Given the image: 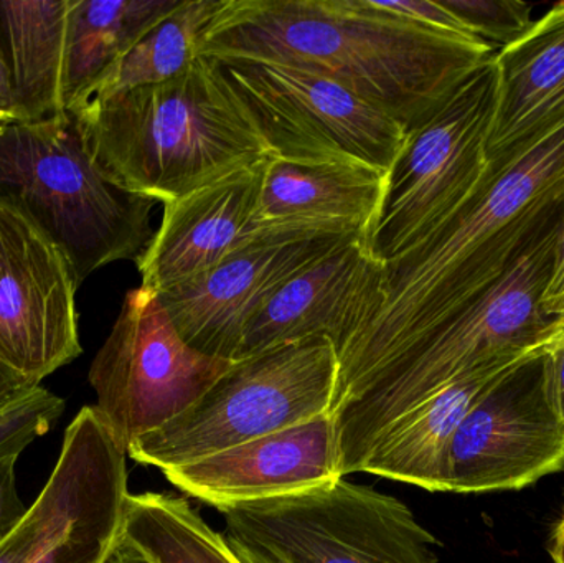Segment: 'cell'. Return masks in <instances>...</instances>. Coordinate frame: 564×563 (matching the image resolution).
<instances>
[{
    "instance_id": "cell-19",
    "label": "cell",
    "mask_w": 564,
    "mask_h": 563,
    "mask_svg": "<svg viewBox=\"0 0 564 563\" xmlns=\"http://www.w3.org/2000/svg\"><path fill=\"white\" fill-rule=\"evenodd\" d=\"M388 172L360 164H294L270 158L264 169L258 235L321 231L370 238Z\"/></svg>"
},
{
    "instance_id": "cell-33",
    "label": "cell",
    "mask_w": 564,
    "mask_h": 563,
    "mask_svg": "<svg viewBox=\"0 0 564 563\" xmlns=\"http://www.w3.org/2000/svg\"><path fill=\"white\" fill-rule=\"evenodd\" d=\"M553 359V377H555L556 396L564 416V337L550 347Z\"/></svg>"
},
{
    "instance_id": "cell-30",
    "label": "cell",
    "mask_w": 564,
    "mask_h": 563,
    "mask_svg": "<svg viewBox=\"0 0 564 563\" xmlns=\"http://www.w3.org/2000/svg\"><path fill=\"white\" fill-rule=\"evenodd\" d=\"M39 386L26 382L19 373L0 362V410L6 409L10 403L15 402L19 397Z\"/></svg>"
},
{
    "instance_id": "cell-20",
    "label": "cell",
    "mask_w": 564,
    "mask_h": 563,
    "mask_svg": "<svg viewBox=\"0 0 564 563\" xmlns=\"http://www.w3.org/2000/svg\"><path fill=\"white\" fill-rule=\"evenodd\" d=\"M522 357H506L466 373L401 416L377 440L360 473L449 492V452L457 429L497 377Z\"/></svg>"
},
{
    "instance_id": "cell-24",
    "label": "cell",
    "mask_w": 564,
    "mask_h": 563,
    "mask_svg": "<svg viewBox=\"0 0 564 563\" xmlns=\"http://www.w3.org/2000/svg\"><path fill=\"white\" fill-rule=\"evenodd\" d=\"M221 3L224 0H182L174 12L149 30L102 76L88 101L126 89L159 85L187 72L200 56L205 33Z\"/></svg>"
},
{
    "instance_id": "cell-1",
    "label": "cell",
    "mask_w": 564,
    "mask_h": 563,
    "mask_svg": "<svg viewBox=\"0 0 564 563\" xmlns=\"http://www.w3.org/2000/svg\"><path fill=\"white\" fill-rule=\"evenodd\" d=\"M563 198L564 124L517 161L487 165L447 220L381 264L370 311L337 353L334 409L394 354L496 286Z\"/></svg>"
},
{
    "instance_id": "cell-4",
    "label": "cell",
    "mask_w": 564,
    "mask_h": 563,
    "mask_svg": "<svg viewBox=\"0 0 564 563\" xmlns=\"http://www.w3.org/2000/svg\"><path fill=\"white\" fill-rule=\"evenodd\" d=\"M564 198L529 250L496 286L408 344L332 412L340 475L360 473L377 440L444 387L487 364L546 347L553 317L542 300L552 280Z\"/></svg>"
},
{
    "instance_id": "cell-22",
    "label": "cell",
    "mask_w": 564,
    "mask_h": 563,
    "mask_svg": "<svg viewBox=\"0 0 564 563\" xmlns=\"http://www.w3.org/2000/svg\"><path fill=\"white\" fill-rule=\"evenodd\" d=\"M182 0H69L62 98L65 112L86 105L102 76Z\"/></svg>"
},
{
    "instance_id": "cell-11",
    "label": "cell",
    "mask_w": 564,
    "mask_h": 563,
    "mask_svg": "<svg viewBox=\"0 0 564 563\" xmlns=\"http://www.w3.org/2000/svg\"><path fill=\"white\" fill-rule=\"evenodd\" d=\"M564 468V416L550 347L503 370L454 435L449 492L517 491Z\"/></svg>"
},
{
    "instance_id": "cell-31",
    "label": "cell",
    "mask_w": 564,
    "mask_h": 563,
    "mask_svg": "<svg viewBox=\"0 0 564 563\" xmlns=\"http://www.w3.org/2000/svg\"><path fill=\"white\" fill-rule=\"evenodd\" d=\"M102 563H154L141 549L135 548L124 534L119 535L118 541L109 551L108 557Z\"/></svg>"
},
{
    "instance_id": "cell-6",
    "label": "cell",
    "mask_w": 564,
    "mask_h": 563,
    "mask_svg": "<svg viewBox=\"0 0 564 563\" xmlns=\"http://www.w3.org/2000/svg\"><path fill=\"white\" fill-rule=\"evenodd\" d=\"M337 382V350L328 337L243 357L191 409L132 443L128 456L167 472L332 415Z\"/></svg>"
},
{
    "instance_id": "cell-28",
    "label": "cell",
    "mask_w": 564,
    "mask_h": 563,
    "mask_svg": "<svg viewBox=\"0 0 564 563\" xmlns=\"http://www.w3.org/2000/svg\"><path fill=\"white\" fill-rule=\"evenodd\" d=\"M19 456L0 459V542L15 529L26 515L17 492L15 465Z\"/></svg>"
},
{
    "instance_id": "cell-8",
    "label": "cell",
    "mask_w": 564,
    "mask_h": 563,
    "mask_svg": "<svg viewBox=\"0 0 564 563\" xmlns=\"http://www.w3.org/2000/svg\"><path fill=\"white\" fill-rule=\"evenodd\" d=\"M215 59L273 158L294 164H360L390 171L406 131L340 83L273 59Z\"/></svg>"
},
{
    "instance_id": "cell-7",
    "label": "cell",
    "mask_w": 564,
    "mask_h": 563,
    "mask_svg": "<svg viewBox=\"0 0 564 563\" xmlns=\"http://www.w3.org/2000/svg\"><path fill=\"white\" fill-rule=\"evenodd\" d=\"M217 511L228 541L281 563H437L440 542L404 502L345 478Z\"/></svg>"
},
{
    "instance_id": "cell-34",
    "label": "cell",
    "mask_w": 564,
    "mask_h": 563,
    "mask_svg": "<svg viewBox=\"0 0 564 563\" xmlns=\"http://www.w3.org/2000/svg\"><path fill=\"white\" fill-rule=\"evenodd\" d=\"M230 545L231 549H234L235 554H237L243 563H281L274 561V559L268 557V555L260 554V552L250 551V549H245L241 548V545L234 544V542H230Z\"/></svg>"
},
{
    "instance_id": "cell-36",
    "label": "cell",
    "mask_w": 564,
    "mask_h": 563,
    "mask_svg": "<svg viewBox=\"0 0 564 563\" xmlns=\"http://www.w3.org/2000/svg\"><path fill=\"white\" fill-rule=\"evenodd\" d=\"M564 337V313L562 316L555 317L553 320L552 326H550L549 331V339H546V346L552 347L553 344L558 343Z\"/></svg>"
},
{
    "instance_id": "cell-29",
    "label": "cell",
    "mask_w": 564,
    "mask_h": 563,
    "mask_svg": "<svg viewBox=\"0 0 564 563\" xmlns=\"http://www.w3.org/2000/svg\"><path fill=\"white\" fill-rule=\"evenodd\" d=\"M542 310L545 316L553 317V320L564 313V217L558 238H556L552 280H550L545 296H543Z\"/></svg>"
},
{
    "instance_id": "cell-9",
    "label": "cell",
    "mask_w": 564,
    "mask_h": 563,
    "mask_svg": "<svg viewBox=\"0 0 564 563\" xmlns=\"http://www.w3.org/2000/svg\"><path fill=\"white\" fill-rule=\"evenodd\" d=\"M496 102L492 56L436 115L406 132L368 238L375 260L387 263L420 243L473 194L487 171Z\"/></svg>"
},
{
    "instance_id": "cell-2",
    "label": "cell",
    "mask_w": 564,
    "mask_h": 563,
    "mask_svg": "<svg viewBox=\"0 0 564 563\" xmlns=\"http://www.w3.org/2000/svg\"><path fill=\"white\" fill-rule=\"evenodd\" d=\"M494 52L486 40L411 22L377 0H224L200 48L321 73L406 132L436 115Z\"/></svg>"
},
{
    "instance_id": "cell-32",
    "label": "cell",
    "mask_w": 564,
    "mask_h": 563,
    "mask_svg": "<svg viewBox=\"0 0 564 563\" xmlns=\"http://www.w3.org/2000/svg\"><path fill=\"white\" fill-rule=\"evenodd\" d=\"M13 122H15V111H13L12 88H10L9 73H7L2 52H0V128Z\"/></svg>"
},
{
    "instance_id": "cell-35",
    "label": "cell",
    "mask_w": 564,
    "mask_h": 563,
    "mask_svg": "<svg viewBox=\"0 0 564 563\" xmlns=\"http://www.w3.org/2000/svg\"><path fill=\"white\" fill-rule=\"evenodd\" d=\"M552 557L555 563H564V511L553 535Z\"/></svg>"
},
{
    "instance_id": "cell-21",
    "label": "cell",
    "mask_w": 564,
    "mask_h": 563,
    "mask_svg": "<svg viewBox=\"0 0 564 563\" xmlns=\"http://www.w3.org/2000/svg\"><path fill=\"white\" fill-rule=\"evenodd\" d=\"M69 0H0V52L15 122L65 115L62 98Z\"/></svg>"
},
{
    "instance_id": "cell-5",
    "label": "cell",
    "mask_w": 564,
    "mask_h": 563,
    "mask_svg": "<svg viewBox=\"0 0 564 563\" xmlns=\"http://www.w3.org/2000/svg\"><path fill=\"white\" fill-rule=\"evenodd\" d=\"M158 202L102 175L73 112L0 128V205L66 258L82 284L115 261H138Z\"/></svg>"
},
{
    "instance_id": "cell-25",
    "label": "cell",
    "mask_w": 564,
    "mask_h": 563,
    "mask_svg": "<svg viewBox=\"0 0 564 563\" xmlns=\"http://www.w3.org/2000/svg\"><path fill=\"white\" fill-rule=\"evenodd\" d=\"M65 400L42 386L0 410V459L19 456L62 416Z\"/></svg>"
},
{
    "instance_id": "cell-16",
    "label": "cell",
    "mask_w": 564,
    "mask_h": 563,
    "mask_svg": "<svg viewBox=\"0 0 564 563\" xmlns=\"http://www.w3.org/2000/svg\"><path fill=\"white\" fill-rule=\"evenodd\" d=\"M267 162L164 204L161 225L135 261L141 286L164 293L263 237L254 221Z\"/></svg>"
},
{
    "instance_id": "cell-15",
    "label": "cell",
    "mask_w": 564,
    "mask_h": 563,
    "mask_svg": "<svg viewBox=\"0 0 564 563\" xmlns=\"http://www.w3.org/2000/svg\"><path fill=\"white\" fill-rule=\"evenodd\" d=\"M381 264L365 238H354L282 281L251 317L238 360L315 337L338 353L370 311Z\"/></svg>"
},
{
    "instance_id": "cell-14",
    "label": "cell",
    "mask_w": 564,
    "mask_h": 563,
    "mask_svg": "<svg viewBox=\"0 0 564 563\" xmlns=\"http://www.w3.org/2000/svg\"><path fill=\"white\" fill-rule=\"evenodd\" d=\"M162 473L215 509L282 498L341 478L337 430L322 415Z\"/></svg>"
},
{
    "instance_id": "cell-26",
    "label": "cell",
    "mask_w": 564,
    "mask_h": 563,
    "mask_svg": "<svg viewBox=\"0 0 564 563\" xmlns=\"http://www.w3.org/2000/svg\"><path fill=\"white\" fill-rule=\"evenodd\" d=\"M473 35L509 46L532 29L530 6L519 0H440Z\"/></svg>"
},
{
    "instance_id": "cell-27",
    "label": "cell",
    "mask_w": 564,
    "mask_h": 563,
    "mask_svg": "<svg viewBox=\"0 0 564 563\" xmlns=\"http://www.w3.org/2000/svg\"><path fill=\"white\" fill-rule=\"evenodd\" d=\"M381 9L403 17L411 22L423 23L434 29L447 30V32L459 33L464 36H476L469 32L466 25L446 9L441 2L431 0H397V2H378ZM479 39V36H476Z\"/></svg>"
},
{
    "instance_id": "cell-18",
    "label": "cell",
    "mask_w": 564,
    "mask_h": 563,
    "mask_svg": "<svg viewBox=\"0 0 564 563\" xmlns=\"http://www.w3.org/2000/svg\"><path fill=\"white\" fill-rule=\"evenodd\" d=\"M497 102L487 165L517 161L564 124V2L494 55Z\"/></svg>"
},
{
    "instance_id": "cell-3",
    "label": "cell",
    "mask_w": 564,
    "mask_h": 563,
    "mask_svg": "<svg viewBox=\"0 0 564 563\" xmlns=\"http://www.w3.org/2000/svg\"><path fill=\"white\" fill-rule=\"evenodd\" d=\"M73 115L102 175L158 204L273 158L212 56L169 82L91 99Z\"/></svg>"
},
{
    "instance_id": "cell-13",
    "label": "cell",
    "mask_w": 564,
    "mask_h": 563,
    "mask_svg": "<svg viewBox=\"0 0 564 563\" xmlns=\"http://www.w3.org/2000/svg\"><path fill=\"white\" fill-rule=\"evenodd\" d=\"M357 235H263L221 263L159 293L182 339L205 356L238 360L245 329L282 281Z\"/></svg>"
},
{
    "instance_id": "cell-23",
    "label": "cell",
    "mask_w": 564,
    "mask_h": 563,
    "mask_svg": "<svg viewBox=\"0 0 564 563\" xmlns=\"http://www.w3.org/2000/svg\"><path fill=\"white\" fill-rule=\"evenodd\" d=\"M122 534L154 563H243L187 498L171 492H129Z\"/></svg>"
},
{
    "instance_id": "cell-10",
    "label": "cell",
    "mask_w": 564,
    "mask_h": 563,
    "mask_svg": "<svg viewBox=\"0 0 564 563\" xmlns=\"http://www.w3.org/2000/svg\"><path fill=\"white\" fill-rule=\"evenodd\" d=\"M231 364L188 346L159 293L139 286L126 294L93 360L89 383L96 410L128 453L132 443L191 409Z\"/></svg>"
},
{
    "instance_id": "cell-17",
    "label": "cell",
    "mask_w": 564,
    "mask_h": 563,
    "mask_svg": "<svg viewBox=\"0 0 564 563\" xmlns=\"http://www.w3.org/2000/svg\"><path fill=\"white\" fill-rule=\"evenodd\" d=\"M126 458L96 407H83L66 429L58 462L39 498L0 542V563L35 562L86 512L128 491Z\"/></svg>"
},
{
    "instance_id": "cell-12",
    "label": "cell",
    "mask_w": 564,
    "mask_h": 563,
    "mask_svg": "<svg viewBox=\"0 0 564 563\" xmlns=\"http://www.w3.org/2000/svg\"><path fill=\"white\" fill-rule=\"evenodd\" d=\"M78 286L66 258L0 205V362L32 386L82 356Z\"/></svg>"
}]
</instances>
